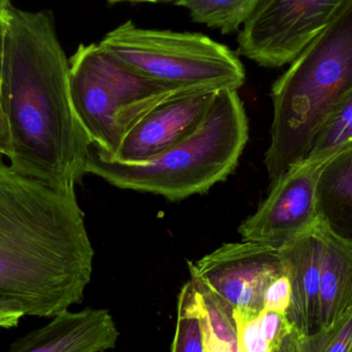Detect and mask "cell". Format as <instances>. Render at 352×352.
Segmentation results:
<instances>
[{"label":"cell","instance_id":"cell-6","mask_svg":"<svg viewBox=\"0 0 352 352\" xmlns=\"http://www.w3.org/2000/svg\"><path fill=\"white\" fill-rule=\"evenodd\" d=\"M99 45L136 74L173 88L238 91L245 82L239 57L201 33L142 28L129 20Z\"/></svg>","mask_w":352,"mask_h":352},{"label":"cell","instance_id":"cell-19","mask_svg":"<svg viewBox=\"0 0 352 352\" xmlns=\"http://www.w3.org/2000/svg\"><path fill=\"white\" fill-rule=\"evenodd\" d=\"M299 352H352V308L334 324L298 336Z\"/></svg>","mask_w":352,"mask_h":352},{"label":"cell","instance_id":"cell-11","mask_svg":"<svg viewBox=\"0 0 352 352\" xmlns=\"http://www.w3.org/2000/svg\"><path fill=\"white\" fill-rule=\"evenodd\" d=\"M119 337L109 310H66L16 339L6 352H104L115 349Z\"/></svg>","mask_w":352,"mask_h":352},{"label":"cell","instance_id":"cell-8","mask_svg":"<svg viewBox=\"0 0 352 352\" xmlns=\"http://www.w3.org/2000/svg\"><path fill=\"white\" fill-rule=\"evenodd\" d=\"M188 266L190 277L246 320L262 314L267 287L285 271L278 250L243 240L223 243Z\"/></svg>","mask_w":352,"mask_h":352},{"label":"cell","instance_id":"cell-26","mask_svg":"<svg viewBox=\"0 0 352 352\" xmlns=\"http://www.w3.org/2000/svg\"><path fill=\"white\" fill-rule=\"evenodd\" d=\"M6 31H8V20H6V14H0V82H1L4 51H6Z\"/></svg>","mask_w":352,"mask_h":352},{"label":"cell","instance_id":"cell-4","mask_svg":"<svg viewBox=\"0 0 352 352\" xmlns=\"http://www.w3.org/2000/svg\"><path fill=\"white\" fill-rule=\"evenodd\" d=\"M248 142V117L238 91L221 90L201 125L160 156L144 163L121 162L92 144L87 173L116 188L179 201L227 179Z\"/></svg>","mask_w":352,"mask_h":352},{"label":"cell","instance_id":"cell-18","mask_svg":"<svg viewBox=\"0 0 352 352\" xmlns=\"http://www.w3.org/2000/svg\"><path fill=\"white\" fill-rule=\"evenodd\" d=\"M352 144V91L343 100L340 107L320 130L311 148L306 163H324L327 159Z\"/></svg>","mask_w":352,"mask_h":352},{"label":"cell","instance_id":"cell-12","mask_svg":"<svg viewBox=\"0 0 352 352\" xmlns=\"http://www.w3.org/2000/svg\"><path fill=\"white\" fill-rule=\"evenodd\" d=\"M316 223L279 250L292 289L287 318L299 335L318 329L322 250Z\"/></svg>","mask_w":352,"mask_h":352},{"label":"cell","instance_id":"cell-9","mask_svg":"<svg viewBox=\"0 0 352 352\" xmlns=\"http://www.w3.org/2000/svg\"><path fill=\"white\" fill-rule=\"evenodd\" d=\"M324 163L294 165L273 180L267 198L238 228L243 241L280 250L318 221L316 182Z\"/></svg>","mask_w":352,"mask_h":352},{"label":"cell","instance_id":"cell-13","mask_svg":"<svg viewBox=\"0 0 352 352\" xmlns=\"http://www.w3.org/2000/svg\"><path fill=\"white\" fill-rule=\"evenodd\" d=\"M316 226L322 250L318 314V329H322L334 324L352 308V243L318 219Z\"/></svg>","mask_w":352,"mask_h":352},{"label":"cell","instance_id":"cell-16","mask_svg":"<svg viewBox=\"0 0 352 352\" xmlns=\"http://www.w3.org/2000/svg\"><path fill=\"white\" fill-rule=\"evenodd\" d=\"M261 0H175L186 8L195 22L219 29L221 34L239 30L248 20Z\"/></svg>","mask_w":352,"mask_h":352},{"label":"cell","instance_id":"cell-15","mask_svg":"<svg viewBox=\"0 0 352 352\" xmlns=\"http://www.w3.org/2000/svg\"><path fill=\"white\" fill-rule=\"evenodd\" d=\"M204 309L205 352H238V329L234 310L190 277Z\"/></svg>","mask_w":352,"mask_h":352},{"label":"cell","instance_id":"cell-10","mask_svg":"<svg viewBox=\"0 0 352 352\" xmlns=\"http://www.w3.org/2000/svg\"><path fill=\"white\" fill-rule=\"evenodd\" d=\"M219 92L184 89L163 99L128 132L113 159L144 163L160 156L201 125Z\"/></svg>","mask_w":352,"mask_h":352},{"label":"cell","instance_id":"cell-21","mask_svg":"<svg viewBox=\"0 0 352 352\" xmlns=\"http://www.w3.org/2000/svg\"><path fill=\"white\" fill-rule=\"evenodd\" d=\"M238 329V351L272 352L258 330V318L246 320L234 312Z\"/></svg>","mask_w":352,"mask_h":352},{"label":"cell","instance_id":"cell-28","mask_svg":"<svg viewBox=\"0 0 352 352\" xmlns=\"http://www.w3.org/2000/svg\"><path fill=\"white\" fill-rule=\"evenodd\" d=\"M10 6V0H0V14H6Z\"/></svg>","mask_w":352,"mask_h":352},{"label":"cell","instance_id":"cell-14","mask_svg":"<svg viewBox=\"0 0 352 352\" xmlns=\"http://www.w3.org/2000/svg\"><path fill=\"white\" fill-rule=\"evenodd\" d=\"M316 199L318 221L352 243V144L324 161Z\"/></svg>","mask_w":352,"mask_h":352},{"label":"cell","instance_id":"cell-25","mask_svg":"<svg viewBox=\"0 0 352 352\" xmlns=\"http://www.w3.org/2000/svg\"><path fill=\"white\" fill-rule=\"evenodd\" d=\"M298 336L299 334L293 329L273 352H299L298 351Z\"/></svg>","mask_w":352,"mask_h":352},{"label":"cell","instance_id":"cell-1","mask_svg":"<svg viewBox=\"0 0 352 352\" xmlns=\"http://www.w3.org/2000/svg\"><path fill=\"white\" fill-rule=\"evenodd\" d=\"M0 105L10 129V166L59 192H76L91 142L72 107L69 60L50 10L6 12Z\"/></svg>","mask_w":352,"mask_h":352},{"label":"cell","instance_id":"cell-22","mask_svg":"<svg viewBox=\"0 0 352 352\" xmlns=\"http://www.w3.org/2000/svg\"><path fill=\"white\" fill-rule=\"evenodd\" d=\"M292 289L285 270L275 277L264 293V309L287 314L291 304Z\"/></svg>","mask_w":352,"mask_h":352},{"label":"cell","instance_id":"cell-24","mask_svg":"<svg viewBox=\"0 0 352 352\" xmlns=\"http://www.w3.org/2000/svg\"><path fill=\"white\" fill-rule=\"evenodd\" d=\"M12 152L10 129H8V122H6L3 111H2L1 105H0V155L10 159Z\"/></svg>","mask_w":352,"mask_h":352},{"label":"cell","instance_id":"cell-5","mask_svg":"<svg viewBox=\"0 0 352 352\" xmlns=\"http://www.w3.org/2000/svg\"><path fill=\"white\" fill-rule=\"evenodd\" d=\"M173 88L136 74L99 43L80 45L69 59V92L93 144L116 158L134 125Z\"/></svg>","mask_w":352,"mask_h":352},{"label":"cell","instance_id":"cell-3","mask_svg":"<svg viewBox=\"0 0 352 352\" xmlns=\"http://www.w3.org/2000/svg\"><path fill=\"white\" fill-rule=\"evenodd\" d=\"M352 91V0L271 88L273 121L264 164L275 180L307 157L312 142Z\"/></svg>","mask_w":352,"mask_h":352},{"label":"cell","instance_id":"cell-20","mask_svg":"<svg viewBox=\"0 0 352 352\" xmlns=\"http://www.w3.org/2000/svg\"><path fill=\"white\" fill-rule=\"evenodd\" d=\"M258 326L261 335L272 352L293 330L287 314L269 310H263L262 314L258 316Z\"/></svg>","mask_w":352,"mask_h":352},{"label":"cell","instance_id":"cell-2","mask_svg":"<svg viewBox=\"0 0 352 352\" xmlns=\"http://www.w3.org/2000/svg\"><path fill=\"white\" fill-rule=\"evenodd\" d=\"M94 256L76 192L20 175L0 155V298L54 318L82 303Z\"/></svg>","mask_w":352,"mask_h":352},{"label":"cell","instance_id":"cell-7","mask_svg":"<svg viewBox=\"0 0 352 352\" xmlns=\"http://www.w3.org/2000/svg\"><path fill=\"white\" fill-rule=\"evenodd\" d=\"M347 1L261 0L238 34V51L263 67L291 64Z\"/></svg>","mask_w":352,"mask_h":352},{"label":"cell","instance_id":"cell-27","mask_svg":"<svg viewBox=\"0 0 352 352\" xmlns=\"http://www.w3.org/2000/svg\"><path fill=\"white\" fill-rule=\"evenodd\" d=\"M111 3H117V2H152V3H158V2H175V0H107Z\"/></svg>","mask_w":352,"mask_h":352},{"label":"cell","instance_id":"cell-17","mask_svg":"<svg viewBox=\"0 0 352 352\" xmlns=\"http://www.w3.org/2000/svg\"><path fill=\"white\" fill-rule=\"evenodd\" d=\"M171 352H205L204 309L192 280L180 289Z\"/></svg>","mask_w":352,"mask_h":352},{"label":"cell","instance_id":"cell-23","mask_svg":"<svg viewBox=\"0 0 352 352\" xmlns=\"http://www.w3.org/2000/svg\"><path fill=\"white\" fill-rule=\"evenodd\" d=\"M25 316L24 308L19 302L0 298V328H16L21 318Z\"/></svg>","mask_w":352,"mask_h":352}]
</instances>
